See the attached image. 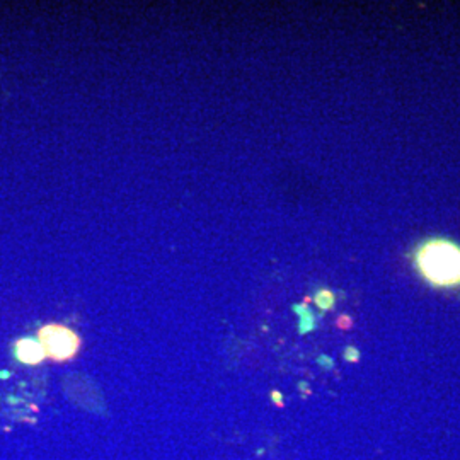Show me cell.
<instances>
[{"label":"cell","mask_w":460,"mask_h":460,"mask_svg":"<svg viewBox=\"0 0 460 460\" xmlns=\"http://www.w3.org/2000/svg\"><path fill=\"white\" fill-rule=\"evenodd\" d=\"M416 264L421 276L433 286H460V246L449 239H431L421 244L416 253Z\"/></svg>","instance_id":"1"},{"label":"cell","mask_w":460,"mask_h":460,"mask_svg":"<svg viewBox=\"0 0 460 460\" xmlns=\"http://www.w3.org/2000/svg\"><path fill=\"white\" fill-rule=\"evenodd\" d=\"M38 341L45 349L46 358L53 361L74 360L82 346V339L75 331L61 324H46L38 331Z\"/></svg>","instance_id":"2"},{"label":"cell","mask_w":460,"mask_h":460,"mask_svg":"<svg viewBox=\"0 0 460 460\" xmlns=\"http://www.w3.org/2000/svg\"><path fill=\"white\" fill-rule=\"evenodd\" d=\"M14 355L24 365H39L46 358L41 343L34 338H23L16 343Z\"/></svg>","instance_id":"3"},{"label":"cell","mask_w":460,"mask_h":460,"mask_svg":"<svg viewBox=\"0 0 460 460\" xmlns=\"http://www.w3.org/2000/svg\"><path fill=\"white\" fill-rule=\"evenodd\" d=\"M294 312L300 317V324H299L300 334H307L316 329V317H314V314L311 309H309L307 304L294 305Z\"/></svg>","instance_id":"4"},{"label":"cell","mask_w":460,"mask_h":460,"mask_svg":"<svg viewBox=\"0 0 460 460\" xmlns=\"http://www.w3.org/2000/svg\"><path fill=\"white\" fill-rule=\"evenodd\" d=\"M316 304H317V307L321 309L322 312L324 311H331V309L334 307V304H336V295L333 294V291L331 290H319L316 294Z\"/></svg>","instance_id":"5"},{"label":"cell","mask_w":460,"mask_h":460,"mask_svg":"<svg viewBox=\"0 0 460 460\" xmlns=\"http://www.w3.org/2000/svg\"><path fill=\"white\" fill-rule=\"evenodd\" d=\"M344 360L348 364H358L360 361V351L355 346H346V349H344Z\"/></svg>","instance_id":"6"},{"label":"cell","mask_w":460,"mask_h":460,"mask_svg":"<svg viewBox=\"0 0 460 460\" xmlns=\"http://www.w3.org/2000/svg\"><path fill=\"white\" fill-rule=\"evenodd\" d=\"M336 326H338L339 329H344V331L351 329V327H353L351 317H349V316H339L338 317V322H336Z\"/></svg>","instance_id":"7"},{"label":"cell","mask_w":460,"mask_h":460,"mask_svg":"<svg viewBox=\"0 0 460 460\" xmlns=\"http://www.w3.org/2000/svg\"><path fill=\"white\" fill-rule=\"evenodd\" d=\"M319 365L322 366V369H326V370H331L334 366V361L331 360L329 356H319Z\"/></svg>","instance_id":"8"},{"label":"cell","mask_w":460,"mask_h":460,"mask_svg":"<svg viewBox=\"0 0 460 460\" xmlns=\"http://www.w3.org/2000/svg\"><path fill=\"white\" fill-rule=\"evenodd\" d=\"M271 401L275 402V406H278V408H283V394L280 391L271 392Z\"/></svg>","instance_id":"9"},{"label":"cell","mask_w":460,"mask_h":460,"mask_svg":"<svg viewBox=\"0 0 460 460\" xmlns=\"http://www.w3.org/2000/svg\"><path fill=\"white\" fill-rule=\"evenodd\" d=\"M299 387L302 389V392H304V394H311V389H309V386H307V384H305V382H300V384H299Z\"/></svg>","instance_id":"10"}]
</instances>
